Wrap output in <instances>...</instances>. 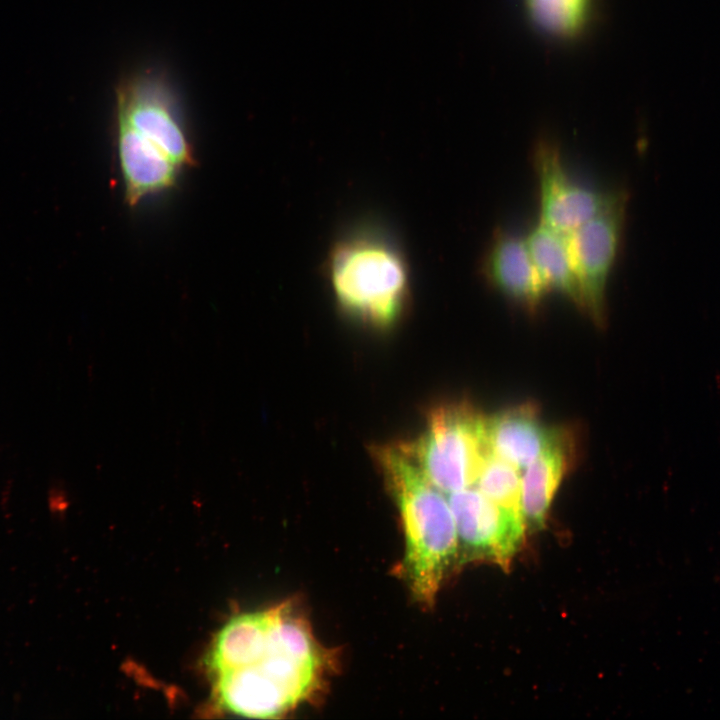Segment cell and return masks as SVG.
<instances>
[{
	"label": "cell",
	"instance_id": "obj_1",
	"mask_svg": "<svg viewBox=\"0 0 720 720\" xmlns=\"http://www.w3.org/2000/svg\"><path fill=\"white\" fill-rule=\"evenodd\" d=\"M117 146L129 206L167 191L194 151L174 97L158 77L139 74L116 90Z\"/></svg>",
	"mask_w": 720,
	"mask_h": 720
},
{
	"label": "cell",
	"instance_id": "obj_2",
	"mask_svg": "<svg viewBox=\"0 0 720 720\" xmlns=\"http://www.w3.org/2000/svg\"><path fill=\"white\" fill-rule=\"evenodd\" d=\"M373 456L400 513L405 537L402 574L414 599L429 608L458 561L448 499L425 474L411 441L376 446Z\"/></svg>",
	"mask_w": 720,
	"mask_h": 720
},
{
	"label": "cell",
	"instance_id": "obj_3",
	"mask_svg": "<svg viewBox=\"0 0 720 720\" xmlns=\"http://www.w3.org/2000/svg\"><path fill=\"white\" fill-rule=\"evenodd\" d=\"M329 270L337 300L346 311L377 326L396 318L407 273L388 244L366 236L342 242L331 255Z\"/></svg>",
	"mask_w": 720,
	"mask_h": 720
},
{
	"label": "cell",
	"instance_id": "obj_4",
	"mask_svg": "<svg viewBox=\"0 0 720 720\" xmlns=\"http://www.w3.org/2000/svg\"><path fill=\"white\" fill-rule=\"evenodd\" d=\"M411 442L429 480L447 494L473 486L492 454L486 417L465 402L433 408L424 433Z\"/></svg>",
	"mask_w": 720,
	"mask_h": 720
},
{
	"label": "cell",
	"instance_id": "obj_5",
	"mask_svg": "<svg viewBox=\"0 0 720 720\" xmlns=\"http://www.w3.org/2000/svg\"><path fill=\"white\" fill-rule=\"evenodd\" d=\"M458 537V562L487 561L508 568L525 538L521 514L470 486L448 494Z\"/></svg>",
	"mask_w": 720,
	"mask_h": 720
},
{
	"label": "cell",
	"instance_id": "obj_6",
	"mask_svg": "<svg viewBox=\"0 0 720 720\" xmlns=\"http://www.w3.org/2000/svg\"><path fill=\"white\" fill-rule=\"evenodd\" d=\"M626 202L625 193L616 191L600 212L567 234L581 309L598 323L604 321L606 288L621 243Z\"/></svg>",
	"mask_w": 720,
	"mask_h": 720
},
{
	"label": "cell",
	"instance_id": "obj_7",
	"mask_svg": "<svg viewBox=\"0 0 720 720\" xmlns=\"http://www.w3.org/2000/svg\"><path fill=\"white\" fill-rule=\"evenodd\" d=\"M539 193L540 224L568 234L600 212L615 192L603 193L578 183L566 169L559 148L539 141L532 152Z\"/></svg>",
	"mask_w": 720,
	"mask_h": 720
},
{
	"label": "cell",
	"instance_id": "obj_8",
	"mask_svg": "<svg viewBox=\"0 0 720 720\" xmlns=\"http://www.w3.org/2000/svg\"><path fill=\"white\" fill-rule=\"evenodd\" d=\"M485 279L505 296L535 309L548 289L543 283L526 240L497 231L482 259Z\"/></svg>",
	"mask_w": 720,
	"mask_h": 720
},
{
	"label": "cell",
	"instance_id": "obj_9",
	"mask_svg": "<svg viewBox=\"0 0 720 720\" xmlns=\"http://www.w3.org/2000/svg\"><path fill=\"white\" fill-rule=\"evenodd\" d=\"M486 434L492 453L518 469L566 439L560 430L545 426L528 405L486 418Z\"/></svg>",
	"mask_w": 720,
	"mask_h": 720
},
{
	"label": "cell",
	"instance_id": "obj_10",
	"mask_svg": "<svg viewBox=\"0 0 720 720\" xmlns=\"http://www.w3.org/2000/svg\"><path fill=\"white\" fill-rule=\"evenodd\" d=\"M280 606L233 617L218 632L207 655L211 675L248 666L264 653Z\"/></svg>",
	"mask_w": 720,
	"mask_h": 720
},
{
	"label": "cell",
	"instance_id": "obj_11",
	"mask_svg": "<svg viewBox=\"0 0 720 720\" xmlns=\"http://www.w3.org/2000/svg\"><path fill=\"white\" fill-rule=\"evenodd\" d=\"M567 438L549 447L526 468L521 477V511L526 528H542L552 499L568 470Z\"/></svg>",
	"mask_w": 720,
	"mask_h": 720
},
{
	"label": "cell",
	"instance_id": "obj_12",
	"mask_svg": "<svg viewBox=\"0 0 720 720\" xmlns=\"http://www.w3.org/2000/svg\"><path fill=\"white\" fill-rule=\"evenodd\" d=\"M526 243L546 288L560 292L581 308V293L569 254L567 234L539 223Z\"/></svg>",
	"mask_w": 720,
	"mask_h": 720
},
{
	"label": "cell",
	"instance_id": "obj_13",
	"mask_svg": "<svg viewBox=\"0 0 720 720\" xmlns=\"http://www.w3.org/2000/svg\"><path fill=\"white\" fill-rule=\"evenodd\" d=\"M475 485L491 501L522 515L521 476L519 469L509 462L492 453L484 462Z\"/></svg>",
	"mask_w": 720,
	"mask_h": 720
},
{
	"label": "cell",
	"instance_id": "obj_14",
	"mask_svg": "<svg viewBox=\"0 0 720 720\" xmlns=\"http://www.w3.org/2000/svg\"><path fill=\"white\" fill-rule=\"evenodd\" d=\"M535 23L547 32L569 35L583 24L588 0H527Z\"/></svg>",
	"mask_w": 720,
	"mask_h": 720
}]
</instances>
